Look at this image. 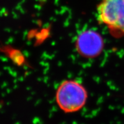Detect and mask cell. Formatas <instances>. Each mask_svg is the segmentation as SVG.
<instances>
[{
  "instance_id": "1",
  "label": "cell",
  "mask_w": 124,
  "mask_h": 124,
  "mask_svg": "<svg viewBox=\"0 0 124 124\" xmlns=\"http://www.w3.org/2000/svg\"><path fill=\"white\" fill-rule=\"evenodd\" d=\"M55 98L61 110L65 113H73L79 111L86 104L88 92L80 82L66 80L57 89Z\"/></svg>"
},
{
  "instance_id": "3",
  "label": "cell",
  "mask_w": 124,
  "mask_h": 124,
  "mask_svg": "<svg viewBox=\"0 0 124 124\" xmlns=\"http://www.w3.org/2000/svg\"><path fill=\"white\" fill-rule=\"evenodd\" d=\"M75 46L79 55L83 58H96L103 52L104 40L102 35L96 31L86 29L77 36Z\"/></svg>"
},
{
  "instance_id": "2",
  "label": "cell",
  "mask_w": 124,
  "mask_h": 124,
  "mask_svg": "<svg viewBox=\"0 0 124 124\" xmlns=\"http://www.w3.org/2000/svg\"><path fill=\"white\" fill-rule=\"evenodd\" d=\"M98 20L115 38L124 36V0H102L97 9Z\"/></svg>"
}]
</instances>
